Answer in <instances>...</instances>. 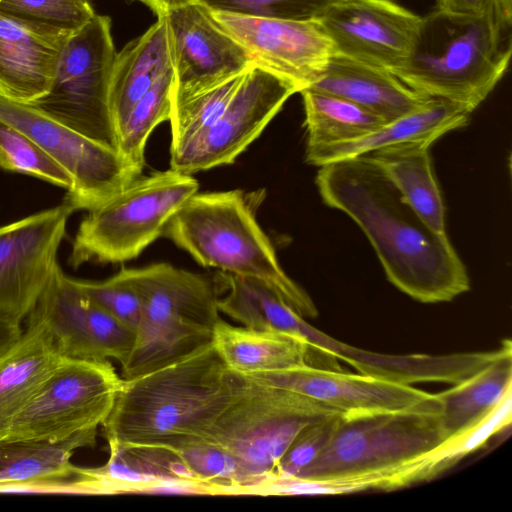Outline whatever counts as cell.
I'll use <instances>...</instances> for the list:
<instances>
[{
  "label": "cell",
  "mask_w": 512,
  "mask_h": 512,
  "mask_svg": "<svg viewBox=\"0 0 512 512\" xmlns=\"http://www.w3.org/2000/svg\"><path fill=\"white\" fill-rule=\"evenodd\" d=\"M0 11L72 33L96 14L90 0H1Z\"/></svg>",
  "instance_id": "34"
},
{
  "label": "cell",
  "mask_w": 512,
  "mask_h": 512,
  "mask_svg": "<svg viewBox=\"0 0 512 512\" xmlns=\"http://www.w3.org/2000/svg\"><path fill=\"white\" fill-rule=\"evenodd\" d=\"M300 93L305 111L306 148L349 141L386 122L344 98L310 88Z\"/></svg>",
  "instance_id": "29"
},
{
  "label": "cell",
  "mask_w": 512,
  "mask_h": 512,
  "mask_svg": "<svg viewBox=\"0 0 512 512\" xmlns=\"http://www.w3.org/2000/svg\"><path fill=\"white\" fill-rule=\"evenodd\" d=\"M176 453L205 494H241L236 463L223 448L199 441Z\"/></svg>",
  "instance_id": "32"
},
{
  "label": "cell",
  "mask_w": 512,
  "mask_h": 512,
  "mask_svg": "<svg viewBox=\"0 0 512 512\" xmlns=\"http://www.w3.org/2000/svg\"><path fill=\"white\" fill-rule=\"evenodd\" d=\"M141 316L123 379L173 364L213 342L220 319L217 284L168 263L132 269Z\"/></svg>",
  "instance_id": "6"
},
{
  "label": "cell",
  "mask_w": 512,
  "mask_h": 512,
  "mask_svg": "<svg viewBox=\"0 0 512 512\" xmlns=\"http://www.w3.org/2000/svg\"><path fill=\"white\" fill-rule=\"evenodd\" d=\"M122 380L110 361L62 356L6 438L61 441L97 432L113 408Z\"/></svg>",
  "instance_id": "10"
},
{
  "label": "cell",
  "mask_w": 512,
  "mask_h": 512,
  "mask_svg": "<svg viewBox=\"0 0 512 512\" xmlns=\"http://www.w3.org/2000/svg\"><path fill=\"white\" fill-rule=\"evenodd\" d=\"M218 24L261 66L292 82L299 93L314 84L334 55L318 20L267 19L211 11Z\"/></svg>",
  "instance_id": "16"
},
{
  "label": "cell",
  "mask_w": 512,
  "mask_h": 512,
  "mask_svg": "<svg viewBox=\"0 0 512 512\" xmlns=\"http://www.w3.org/2000/svg\"><path fill=\"white\" fill-rule=\"evenodd\" d=\"M116 54L110 18L95 14L69 36L50 90L30 104L77 132L116 149L109 107Z\"/></svg>",
  "instance_id": "9"
},
{
  "label": "cell",
  "mask_w": 512,
  "mask_h": 512,
  "mask_svg": "<svg viewBox=\"0 0 512 512\" xmlns=\"http://www.w3.org/2000/svg\"><path fill=\"white\" fill-rule=\"evenodd\" d=\"M97 432L61 441L4 438L0 440V490L32 488L93 493L91 469L71 462L74 452L96 444Z\"/></svg>",
  "instance_id": "21"
},
{
  "label": "cell",
  "mask_w": 512,
  "mask_h": 512,
  "mask_svg": "<svg viewBox=\"0 0 512 512\" xmlns=\"http://www.w3.org/2000/svg\"><path fill=\"white\" fill-rule=\"evenodd\" d=\"M421 17L393 0H344L318 21L334 53L393 73L406 61Z\"/></svg>",
  "instance_id": "17"
},
{
  "label": "cell",
  "mask_w": 512,
  "mask_h": 512,
  "mask_svg": "<svg viewBox=\"0 0 512 512\" xmlns=\"http://www.w3.org/2000/svg\"><path fill=\"white\" fill-rule=\"evenodd\" d=\"M472 111L457 103L429 98L418 109L385 122L371 132L340 143L306 148L305 161L314 166L368 154L377 149L402 144L432 145L444 134L466 126Z\"/></svg>",
  "instance_id": "22"
},
{
  "label": "cell",
  "mask_w": 512,
  "mask_h": 512,
  "mask_svg": "<svg viewBox=\"0 0 512 512\" xmlns=\"http://www.w3.org/2000/svg\"><path fill=\"white\" fill-rule=\"evenodd\" d=\"M496 0H436L438 10L457 14L477 16L485 13Z\"/></svg>",
  "instance_id": "39"
},
{
  "label": "cell",
  "mask_w": 512,
  "mask_h": 512,
  "mask_svg": "<svg viewBox=\"0 0 512 512\" xmlns=\"http://www.w3.org/2000/svg\"><path fill=\"white\" fill-rule=\"evenodd\" d=\"M29 316L42 321L58 353L67 358L127 360L135 333L113 317L66 275L59 264Z\"/></svg>",
  "instance_id": "15"
},
{
  "label": "cell",
  "mask_w": 512,
  "mask_h": 512,
  "mask_svg": "<svg viewBox=\"0 0 512 512\" xmlns=\"http://www.w3.org/2000/svg\"><path fill=\"white\" fill-rule=\"evenodd\" d=\"M74 211L63 202L0 226V322L21 324L33 311L58 265Z\"/></svg>",
  "instance_id": "13"
},
{
  "label": "cell",
  "mask_w": 512,
  "mask_h": 512,
  "mask_svg": "<svg viewBox=\"0 0 512 512\" xmlns=\"http://www.w3.org/2000/svg\"><path fill=\"white\" fill-rule=\"evenodd\" d=\"M0 119L34 140L72 179L65 203L93 210L123 191L142 170L110 146L93 140L32 104L0 95Z\"/></svg>",
  "instance_id": "11"
},
{
  "label": "cell",
  "mask_w": 512,
  "mask_h": 512,
  "mask_svg": "<svg viewBox=\"0 0 512 512\" xmlns=\"http://www.w3.org/2000/svg\"><path fill=\"white\" fill-rule=\"evenodd\" d=\"M512 392L477 425L461 436L444 442L438 447V459L443 471L483 446L493 435L511 424Z\"/></svg>",
  "instance_id": "38"
},
{
  "label": "cell",
  "mask_w": 512,
  "mask_h": 512,
  "mask_svg": "<svg viewBox=\"0 0 512 512\" xmlns=\"http://www.w3.org/2000/svg\"><path fill=\"white\" fill-rule=\"evenodd\" d=\"M0 168L40 178L67 191L72 186L64 168L27 134L1 119Z\"/></svg>",
  "instance_id": "31"
},
{
  "label": "cell",
  "mask_w": 512,
  "mask_h": 512,
  "mask_svg": "<svg viewBox=\"0 0 512 512\" xmlns=\"http://www.w3.org/2000/svg\"><path fill=\"white\" fill-rule=\"evenodd\" d=\"M213 344L227 367L243 375L310 366L309 343L297 334L238 327L220 318Z\"/></svg>",
  "instance_id": "25"
},
{
  "label": "cell",
  "mask_w": 512,
  "mask_h": 512,
  "mask_svg": "<svg viewBox=\"0 0 512 512\" xmlns=\"http://www.w3.org/2000/svg\"><path fill=\"white\" fill-rule=\"evenodd\" d=\"M0 2H1V0H0Z\"/></svg>",
  "instance_id": "42"
},
{
  "label": "cell",
  "mask_w": 512,
  "mask_h": 512,
  "mask_svg": "<svg viewBox=\"0 0 512 512\" xmlns=\"http://www.w3.org/2000/svg\"><path fill=\"white\" fill-rule=\"evenodd\" d=\"M512 54V0L483 14L435 9L421 17L412 49L393 74L421 95L474 111L506 73Z\"/></svg>",
  "instance_id": "4"
},
{
  "label": "cell",
  "mask_w": 512,
  "mask_h": 512,
  "mask_svg": "<svg viewBox=\"0 0 512 512\" xmlns=\"http://www.w3.org/2000/svg\"><path fill=\"white\" fill-rule=\"evenodd\" d=\"M430 147L426 143H402L365 155L385 173L431 230L446 234L445 206L433 171Z\"/></svg>",
  "instance_id": "27"
},
{
  "label": "cell",
  "mask_w": 512,
  "mask_h": 512,
  "mask_svg": "<svg viewBox=\"0 0 512 512\" xmlns=\"http://www.w3.org/2000/svg\"><path fill=\"white\" fill-rule=\"evenodd\" d=\"M28 319L20 337L0 354V440L62 357L45 324Z\"/></svg>",
  "instance_id": "23"
},
{
  "label": "cell",
  "mask_w": 512,
  "mask_h": 512,
  "mask_svg": "<svg viewBox=\"0 0 512 512\" xmlns=\"http://www.w3.org/2000/svg\"><path fill=\"white\" fill-rule=\"evenodd\" d=\"M22 332L21 324L0 322V354L15 342Z\"/></svg>",
  "instance_id": "41"
},
{
  "label": "cell",
  "mask_w": 512,
  "mask_h": 512,
  "mask_svg": "<svg viewBox=\"0 0 512 512\" xmlns=\"http://www.w3.org/2000/svg\"><path fill=\"white\" fill-rule=\"evenodd\" d=\"M174 74L173 107L245 73L254 65L248 51L199 2L163 15Z\"/></svg>",
  "instance_id": "14"
},
{
  "label": "cell",
  "mask_w": 512,
  "mask_h": 512,
  "mask_svg": "<svg viewBox=\"0 0 512 512\" xmlns=\"http://www.w3.org/2000/svg\"><path fill=\"white\" fill-rule=\"evenodd\" d=\"M344 0H198L211 11L258 18L316 21Z\"/></svg>",
  "instance_id": "35"
},
{
  "label": "cell",
  "mask_w": 512,
  "mask_h": 512,
  "mask_svg": "<svg viewBox=\"0 0 512 512\" xmlns=\"http://www.w3.org/2000/svg\"><path fill=\"white\" fill-rule=\"evenodd\" d=\"M340 416H327L307 426L297 435L278 464L274 483L296 478L319 456L330 441Z\"/></svg>",
  "instance_id": "37"
},
{
  "label": "cell",
  "mask_w": 512,
  "mask_h": 512,
  "mask_svg": "<svg viewBox=\"0 0 512 512\" xmlns=\"http://www.w3.org/2000/svg\"><path fill=\"white\" fill-rule=\"evenodd\" d=\"M297 92L292 82L254 64L209 126L170 147V168L191 175L233 163Z\"/></svg>",
  "instance_id": "12"
},
{
  "label": "cell",
  "mask_w": 512,
  "mask_h": 512,
  "mask_svg": "<svg viewBox=\"0 0 512 512\" xmlns=\"http://www.w3.org/2000/svg\"><path fill=\"white\" fill-rule=\"evenodd\" d=\"M197 180L173 169L140 176L88 211L72 243L69 263H122L164 234L176 211L198 191Z\"/></svg>",
  "instance_id": "8"
},
{
  "label": "cell",
  "mask_w": 512,
  "mask_h": 512,
  "mask_svg": "<svg viewBox=\"0 0 512 512\" xmlns=\"http://www.w3.org/2000/svg\"><path fill=\"white\" fill-rule=\"evenodd\" d=\"M301 335L310 346L311 355L339 366L337 359L355 367L360 374L410 385L416 382L457 384L480 370L485 358L481 352L449 355H389L361 350L341 343L307 322Z\"/></svg>",
  "instance_id": "20"
},
{
  "label": "cell",
  "mask_w": 512,
  "mask_h": 512,
  "mask_svg": "<svg viewBox=\"0 0 512 512\" xmlns=\"http://www.w3.org/2000/svg\"><path fill=\"white\" fill-rule=\"evenodd\" d=\"M439 412L411 410L340 416L324 450L296 478L333 486L337 494L394 490L442 471L436 449L446 439Z\"/></svg>",
  "instance_id": "3"
},
{
  "label": "cell",
  "mask_w": 512,
  "mask_h": 512,
  "mask_svg": "<svg viewBox=\"0 0 512 512\" xmlns=\"http://www.w3.org/2000/svg\"><path fill=\"white\" fill-rule=\"evenodd\" d=\"M71 34L0 11V95L26 104L43 97Z\"/></svg>",
  "instance_id": "19"
},
{
  "label": "cell",
  "mask_w": 512,
  "mask_h": 512,
  "mask_svg": "<svg viewBox=\"0 0 512 512\" xmlns=\"http://www.w3.org/2000/svg\"><path fill=\"white\" fill-rule=\"evenodd\" d=\"M78 284L88 296L135 333L141 316V298L132 269L122 268L103 281L78 280Z\"/></svg>",
  "instance_id": "36"
},
{
  "label": "cell",
  "mask_w": 512,
  "mask_h": 512,
  "mask_svg": "<svg viewBox=\"0 0 512 512\" xmlns=\"http://www.w3.org/2000/svg\"><path fill=\"white\" fill-rule=\"evenodd\" d=\"M246 376L311 397L343 417L411 410L442 413L443 410L442 402L435 394L411 385L343 370L304 365Z\"/></svg>",
  "instance_id": "18"
},
{
  "label": "cell",
  "mask_w": 512,
  "mask_h": 512,
  "mask_svg": "<svg viewBox=\"0 0 512 512\" xmlns=\"http://www.w3.org/2000/svg\"><path fill=\"white\" fill-rule=\"evenodd\" d=\"M173 69L163 75L132 107L115 131L116 150L143 170L146 142L156 126L169 121L173 109Z\"/></svg>",
  "instance_id": "30"
},
{
  "label": "cell",
  "mask_w": 512,
  "mask_h": 512,
  "mask_svg": "<svg viewBox=\"0 0 512 512\" xmlns=\"http://www.w3.org/2000/svg\"><path fill=\"white\" fill-rule=\"evenodd\" d=\"M243 74L173 107L169 119L171 147L193 137L221 114L237 90Z\"/></svg>",
  "instance_id": "33"
},
{
  "label": "cell",
  "mask_w": 512,
  "mask_h": 512,
  "mask_svg": "<svg viewBox=\"0 0 512 512\" xmlns=\"http://www.w3.org/2000/svg\"><path fill=\"white\" fill-rule=\"evenodd\" d=\"M147 6L154 14L163 16L171 10L194 3L198 0H132Z\"/></svg>",
  "instance_id": "40"
},
{
  "label": "cell",
  "mask_w": 512,
  "mask_h": 512,
  "mask_svg": "<svg viewBox=\"0 0 512 512\" xmlns=\"http://www.w3.org/2000/svg\"><path fill=\"white\" fill-rule=\"evenodd\" d=\"M256 197L242 190L195 193L171 217L163 235L200 265L259 279L300 316L316 317L313 301L281 268L258 225Z\"/></svg>",
  "instance_id": "5"
},
{
  "label": "cell",
  "mask_w": 512,
  "mask_h": 512,
  "mask_svg": "<svg viewBox=\"0 0 512 512\" xmlns=\"http://www.w3.org/2000/svg\"><path fill=\"white\" fill-rule=\"evenodd\" d=\"M315 182L322 201L361 228L387 279L401 292L422 303H440L470 289L447 234L431 230L368 155L320 166Z\"/></svg>",
  "instance_id": "1"
},
{
  "label": "cell",
  "mask_w": 512,
  "mask_h": 512,
  "mask_svg": "<svg viewBox=\"0 0 512 512\" xmlns=\"http://www.w3.org/2000/svg\"><path fill=\"white\" fill-rule=\"evenodd\" d=\"M308 88L351 101L386 122L418 109L429 99L387 70L336 53L323 75Z\"/></svg>",
  "instance_id": "24"
},
{
  "label": "cell",
  "mask_w": 512,
  "mask_h": 512,
  "mask_svg": "<svg viewBox=\"0 0 512 512\" xmlns=\"http://www.w3.org/2000/svg\"><path fill=\"white\" fill-rule=\"evenodd\" d=\"M512 392V349L448 390L442 402L441 427L446 441L469 431Z\"/></svg>",
  "instance_id": "28"
},
{
  "label": "cell",
  "mask_w": 512,
  "mask_h": 512,
  "mask_svg": "<svg viewBox=\"0 0 512 512\" xmlns=\"http://www.w3.org/2000/svg\"><path fill=\"white\" fill-rule=\"evenodd\" d=\"M237 379L213 342L166 367L123 379L102 425L108 446L176 452L202 441L231 402Z\"/></svg>",
  "instance_id": "2"
},
{
  "label": "cell",
  "mask_w": 512,
  "mask_h": 512,
  "mask_svg": "<svg viewBox=\"0 0 512 512\" xmlns=\"http://www.w3.org/2000/svg\"><path fill=\"white\" fill-rule=\"evenodd\" d=\"M172 69L166 20L158 16L143 35L116 54L109 92L114 131L135 103Z\"/></svg>",
  "instance_id": "26"
},
{
  "label": "cell",
  "mask_w": 512,
  "mask_h": 512,
  "mask_svg": "<svg viewBox=\"0 0 512 512\" xmlns=\"http://www.w3.org/2000/svg\"><path fill=\"white\" fill-rule=\"evenodd\" d=\"M335 414L311 397L238 373L231 402L202 441L233 458L241 494H261L275 482L278 464L297 435Z\"/></svg>",
  "instance_id": "7"
}]
</instances>
